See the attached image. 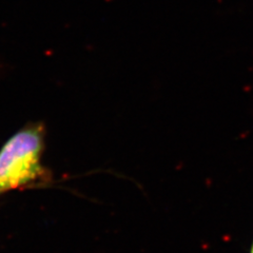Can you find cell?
Returning a JSON list of instances; mask_svg holds the SVG:
<instances>
[{
	"mask_svg": "<svg viewBox=\"0 0 253 253\" xmlns=\"http://www.w3.org/2000/svg\"><path fill=\"white\" fill-rule=\"evenodd\" d=\"M43 148L44 126L41 123L23 126L5 141L0 149V193L44 178Z\"/></svg>",
	"mask_w": 253,
	"mask_h": 253,
	"instance_id": "6da1fadb",
	"label": "cell"
},
{
	"mask_svg": "<svg viewBox=\"0 0 253 253\" xmlns=\"http://www.w3.org/2000/svg\"><path fill=\"white\" fill-rule=\"evenodd\" d=\"M249 253H253V243L251 245V248H250V252Z\"/></svg>",
	"mask_w": 253,
	"mask_h": 253,
	"instance_id": "7a4b0ae2",
	"label": "cell"
}]
</instances>
